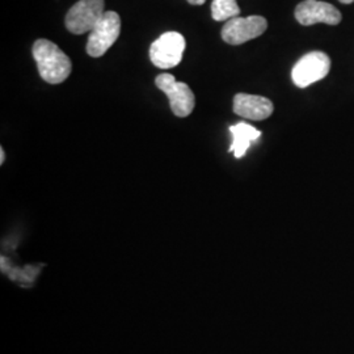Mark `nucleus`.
<instances>
[{"label": "nucleus", "mask_w": 354, "mask_h": 354, "mask_svg": "<svg viewBox=\"0 0 354 354\" xmlns=\"http://www.w3.org/2000/svg\"><path fill=\"white\" fill-rule=\"evenodd\" d=\"M104 15V0H79L66 16V28L74 35L91 32Z\"/></svg>", "instance_id": "nucleus-6"}, {"label": "nucleus", "mask_w": 354, "mask_h": 354, "mask_svg": "<svg viewBox=\"0 0 354 354\" xmlns=\"http://www.w3.org/2000/svg\"><path fill=\"white\" fill-rule=\"evenodd\" d=\"M121 32V19L113 11L104 12L102 19L89 32L87 53L93 58L102 57L113 46Z\"/></svg>", "instance_id": "nucleus-2"}, {"label": "nucleus", "mask_w": 354, "mask_h": 354, "mask_svg": "<svg viewBox=\"0 0 354 354\" xmlns=\"http://www.w3.org/2000/svg\"><path fill=\"white\" fill-rule=\"evenodd\" d=\"M205 1H206V0H188V3L193 4V6H201Z\"/></svg>", "instance_id": "nucleus-12"}, {"label": "nucleus", "mask_w": 354, "mask_h": 354, "mask_svg": "<svg viewBox=\"0 0 354 354\" xmlns=\"http://www.w3.org/2000/svg\"><path fill=\"white\" fill-rule=\"evenodd\" d=\"M339 1H342V4H352L354 0H339Z\"/></svg>", "instance_id": "nucleus-14"}, {"label": "nucleus", "mask_w": 354, "mask_h": 354, "mask_svg": "<svg viewBox=\"0 0 354 354\" xmlns=\"http://www.w3.org/2000/svg\"><path fill=\"white\" fill-rule=\"evenodd\" d=\"M295 19L304 26L324 23L337 26L342 21V13L332 4L317 0H304L295 8Z\"/></svg>", "instance_id": "nucleus-8"}, {"label": "nucleus", "mask_w": 354, "mask_h": 354, "mask_svg": "<svg viewBox=\"0 0 354 354\" xmlns=\"http://www.w3.org/2000/svg\"><path fill=\"white\" fill-rule=\"evenodd\" d=\"M241 8L236 0H214L212 4V16L215 21H228L238 17Z\"/></svg>", "instance_id": "nucleus-11"}, {"label": "nucleus", "mask_w": 354, "mask_h": 354, "mask_svg": "<svg viewBox=\"0 0 354 354\" xmlns=\"http://www.w3.org/2000/svg\"><path fill=\"white\" fill-rule=\"evenodd\" d=\"M185 45L187 42L183 35L177 32H167L152 42L150 59L158 68H174L181 62Z\"/></svg>", "instance_id": "nucleus-3"}, {"label": "nucleus", "mask_w": 354, "mask_h": 354, "mask_svg": "<svg viewBox=\"0 0 354 354\" xmlns=\"http://www.w3.org/2000/svg\"><path fill=\"white\" fill-rule=\"evenodd\" d=\"M33 57L41 77L50 84H59L71 74V61L54 42L37 39L33 45Z\"/></svg>", "instance_id": "nucleus-1"}, {"label": "nucleus", "mask_w": 354, "mask_h": 354, "mask_svg": "<svg viewBox=\"0 0 354 354\" xmlns=\"http://www.w3.org/2000/svg\"><path fill=\"white\" fill-rule=\"evenodd\" d=\"M234 112L243 118L263 121L273 113V104L263 96L238 93L234 99Z\"/></svg>", "instance_id": "nucleus-9"}, {"label": "nucleus", "mask_w": 354, "mask_h": 354, "mask_svg": "<svg viewBox=\"0 0 354 354\" xmlns=\"http://www.w3.org/2000/svg\"><path fill=\"white\" fill-rule=\"evenodd\" d=\"M230 133L232 136V143L228 151L234 152L235 158L238 159H241L245 155V152L251 146V142L259 140L261 136L260 130L244 122L230 127Z\"/></svg>", "instance_id": "nucleus-10"}, {"label": "nucleus", "mask_w": 354, "mask_h": 354, "mask_svg": "<svg viewBox=\"0 0 354 354\" xmlns=\"http://www.w3.org/2000/svg\"><path fill=\"white\" fill-rule=\"evenodd\" d=\"M268 28V21L261 16L234 17L222 29V38L230 45H241L260 37Z\"/></svg>", "instance_id": "nucleus-7"}, {"label": "nucleus", "mask_w": 354, "mask_h": 354, "mask_svg": "<svg viewBox=\"0 0 354 354\" xmlns=\"http://www.w3.org/2000/svg\"><path fill=\"white\" fill-rule=\"evenodd\" d=\"M155 84L167 95L171 109L177 117H188L193 112L196 100L188 84L177 82L176 77L171 74L158 76Z\"/></svg>", "instance_id": "nucleus-5"}, {"label": "nucleus", "mask_w": 354, "mask_h": 354, "mask_svg": "<svg viewBox=\"0 0 354 354\" xmlns=\"http://www.w3.org/2000/svg\"><path fill=\"white\" fill-rule=\"evenodd\" d=\"M330 59L322 51H313L304 55L291 70V79L299 88L322 80L328 75Z\"/></svg>", "instance_id": "nucleus-4"}, {"label": "nucleus", "mask_w": 354, "mask_h": 354, "mask_svg": "<svg viewBox=\"0 0 354 354\" xmlns=\"http://www.w3.org/2000/svg\"><path fill=\"white\" fill-rule=\"evenodd\" d=\"M4 159H6V152H4V149L1 147L0 149V165L4 163Z\"/></svg>", "instance_id": "nucleus-13"}]
</instances>
